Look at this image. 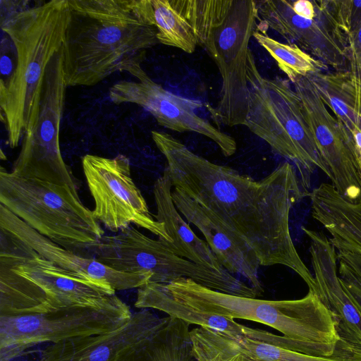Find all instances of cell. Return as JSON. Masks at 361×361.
<instances>
[{"instance_id":"cell-1","label":"cell","mask_w":361,"mask_h":361,"mask_svg":"<svg viewBox=\"0 0 361 361\" xmlns=\"http://www.w3.org/2000/svg\"><path fill=\"white\" fill-rule=\"evenodd\" d=\"M152 137L166 160L173 188L213 212L243 237L260 265L287 267L302 278L309 290L317 293L314 276L290 235V210L305 193L289 161L256 181L197 155L167 133L153 130Z\"/></svg>"},{"instance_id":"cell-2","label":"cell","mask_w":361,"mask_h":361,"mask_svg":"<svg viewBox=\"0 0 361 361\" xmlns=\"http://www.w3.org/2000/svg\"><path fill=\"white\" fill-rule=\"evenodd\" d=\"M61 49L66 87L92 86L144 60L158 44L157 30L139 0H68Z\"/></svg>"},{"instance_id":"cell-3","label":"cell","mask_w":361,"mask_h":361,"mask_svg":"<svg viewBox=\"0 0 361 361\" xmlns=\"http://www.w3.org/2000/svg\"><path fill=\"white\" fill-rule=\"evenodd\" d=\"M68 18V0H51L17 12L1 24L17 56L11 75L0 85L1 111L12 148L37 123L46 69L62 47Z\"/></svg>"},{"instance_id":"cell-4","label":"cell","mask_w":361,"mask_h":361,"mask_svg":"<svg viewBox=\"0 0 361 361\" xmlns=\"http://www.w3.org/2000/svg\"><path fill=\"white\" fill-rule=\"evenodd\" d=\"M144 286L202 312L269 326L306 347L312 355L331 356L340 340L332 314L310 290L300 299L268 300L225 293L188 278Z\"/></svg>"},{"instance_id":"cell-5","label":"cell","mask_w":361,"mask_h":361,"mask_svg":"<svg viewBox=\"0 0 361 361\" xmlns=\"http://www.w3.org/2000/svg\"><path fill=\"white\" fill-rule=\"evenodd\" d=\"M192 28L197 45L216 63L222 85L213 118L232 127L244 125L249 104V42L258 20L253 0H172Z\"/></svg>"},{"instance_id":"cell-6","label":"cell","mask_w":361,"mask_h":361,"mask_svg":"<svg viewBox=\"0 0 361 361\" xmlns=\"http://www.w3.org/2000/svg\"><path fill=\"white\" fill-rule=\"evenodd\" d=\"M0 315L98 305L115 290L54 264L0 228Z\"/></svg>"},{"instance_id":"cell-7","label":"cell","mask_w":361,"mask_h":361,"mask_svg":"<svg viewBox=\"0 0 361 361\" xmlns=\"http://www.w3.org/2000/svg\"><path fill=\"white\" fill-rule=\"evenodd\" d=\"M247 78L250 96L244 126L264 140L273 152L293 162L303 187L317 169L330 179L331 173L313 140L300 99L289 80L268 79L259 73L251 50L248 52Z\"/></svg>"},{"instance_id":"cell-8","label":"cell","mask_w":361,"mask_h":361,"mask_svg":"<svg viewBox=\"0 0 361 361\" xmlns=\"http://www.w3.org/2000/svg\"><path fill=\"white\" fill-rule=\"evenodd\" d=\"M0 203L29 226L59 245L87 248L104 231L78 192L35 178L0 171Z\"/></svg>"},{"instance_id":"cell-9","label":"cell","mask_w":361,"mask_h":361,"mask_svg":"<svg viewBox=\"0 0 361 361\" xmlns=\"http://www.w3.org/2000/svg\"><path fill=\"white\" fill-rule=\"evenodd\" d=\"M94 259L116 271L148 273L149 283H167L188 278L211 289L228 294L256 298L257 291L227 270L216 271L175 254L164 240H154L130 225L116 235H104L87 247Z\"/></svg>"},{"instance_id":"cell-10","label":"cell","mask_w":361,"mask_h":361,"mask_svg":"<svg viewBox=\"0 0 361 361\" xmlns=\"http://www.w3.org/2000/svg\"><path fill=\"white\" fill-rule=\"evenodd\" d=\"M132 315L130 307L116 295L95 305L0 315V361H12L38 344L114 331Z\"/></svg>"},{"instance_id":"cell-11","label":"cell","mask_w":361,"mask_h":361,"mask_svg":"<svg viewBox=\"0 0 361 361\" xmlns=\"http://www.w3.org/2000/svg\"><path fill=\"white\" fill-rule=\"evenodd\" d=\"M66 87L60 49L47 67L37 121L32 129L23 135L12 172L23 178L68 185L78 192L74 177L63 159L59 145Z\"/></svg>"},{"instance_id":"cell-12","label":"cell","mask_w":361,"mask_h":361,"mask_svg":"<svg viewBox=\"0 0 361 361\" xmlns=\"http://www.w3.org/2000/svg\"><path fill=\"white\" fill-rule=\"evenodd\" d=\"M82 166L94 202L92 214L98 221L112 232L133 224L170 241L164 225L151 214L135 184L126 156L106 158L86 154L82 158Z\"/></svg>"},{"instance_id":"cell-13","label":"cell","mask_w":361,"mask_h":361,"mask_svg":"<svg viewBox=\"0 0 361 361\" xmlns=\"http://www.w3.org/2000/svg\"><path fill=\"white\" fill-rule=\"evenodd\" d=\"M126 71L137 80H121L109 89V97L116 104H135L149 111L159 125L173 131L193 132L214 142L225 157L233 155L237 149L235 139L207 120L200 116L196 109L202 104L176 94L153 81L141 67L140 62L127 66Z\"/></svg>"},{"instance_id":"cell-14","label":"cell","mask_w":361,"mask_h":361,"mask_svg":"<svg viewBox=\"0 0 361 361\" xmlns=\"http://www.w3.org/2000/svg\"><path fill=\"white\" fill-rule=\"evenodd\" d=\"M260 23L335 71L349 69L346 35L340 27L331 0L317 1L314 18L298 16L290 0L257 1Z\"/></svg>"},{"instance_id":"cell-15","label":"cell","mask_w":361,"mask_h":361,"mask_svg":"<svg viewBox=\"0 0 361 361\" xmlns=\"http://www.w3.org/2000/svg\"><path fill=\"white\" fill-rule=\"evenodd\" d=\"M310 131L336 190L346 200L361 199V167L351 133L329 111L310 80L298 78L293 83Z\"/></svg>"},{"instance_id":"cell-16","label":"cell","mask_w":361,"mask_h":361,"mask_svg":"<svg viewBox=\"0 0 361 361\" xmlns=\"http://www.w3.org/2000/svg\"><path fill=\"white\" fill-rule=\"evenodd\" d=\"M171 195L177 209L201 231L224 269L245 278L260 295L263 288L259 277V261L244 238L213 212L177 189L173 188Z\"/></svg>"},{"instance_id":"cell-17","label":"cell","mask_w":361,"mask_h":361,"mask_svg":"<svg viewBox=\"0 0 361 361\" xmlns=\"http://www.w3.org/2000/svg\"><path fill=\"white\" fill-rule=\"evenodd\" d=\"M0 228L60 268L109 286L115 290L140 288L149 283L152 278V275L148 273L118 271L94 258L80 256L39 233L1 204Z\"/></svg>"},{"instance_id":"cell-18","label":"cell","mask_w":361,"mask_h":361,"mask_svg":"<svg viewBox=\"0 0 361 361\" xmlns=\"http://www.w3.org/2000/svg\"><path fill=\"white\" fill-rule=\"evenodd\" d=\"M161 319L142 309L114 331L53 343L40 352L36 361H120L156 329Z\"/></svg>"},{"instance_id":"cell-19","label":"cell","mask_w":361,"mask_h":361,"mask_svg":"<svg viewBox=\"0 0 361 361\" xmlns=\"http://www.w3.org/2000/svg\"><path fill=\"white\" fill-rule=\"evenodd\" d=\"M302 228L310 240L317 295L332 314L340 339L361 348V313L341 283L336 249L323 233Z\"/></svg>"},{"instance_id":"cell-20","label":"cell","mask_w":361,"mask_h":361,"mask_svg":"<svg viewBox=\"0 0 361 361\" xmlns=\"http://www.w3.org/2000/svg\"><path fill=\"white\" fill-rule=\"evenodd\" d=\"M308 195L312 216L329 232L334 248L361 255V199L349 201L324 183Z\"/></svg>"},{"instance_id":"cell-21","label":"cell","mask_w":361,"mask_h":361,"mask_svg":"<svg viewBox=\"0 0 361 361\" xmlns=\"http://www.w3.org/2000/svg\"><path fill=\"white\" fill-rule=\"evenodd\" d=\"M155 219L164 225L170 241L166 245L177 255L216 271L225 269L206 241L200 239L181 216L172 199V185L166 169L154 184Z\"/></svg>"},{"instance_id":"cell-22","label":"cell","mask_w":361,"mask_h":361,"mask_svg":"<svg viewBox=\"0 0 361 361\" xmlns=\"http://www.w3.org/2000/svg\"><path fill=\"white\" fill-rule=\"evenodd\" d=\"M135 306L140 309L164 312L169 316L180 319L190 324L209 329L235 341L248 338L279 347H284L286 344V339L283 336L244 326L226 317L197 310L152 291L144 286L138 288Z\"/></svg>"},{"instance_id":"cell-23","label":"cell","mask_w":361,"mask_h":361,"mask_svg":"<svg viewBox=\"0 0 361 361\" xmlns=\"http://www.w3.org/2000/svg\"><path fill=\"white\" fill-rule=\"evenodd\" d=\"M326 106L351 135L361 133V66L307 75Z\"/></svg>"},{"instance_id":"cell-24","label":"cell","mask_w":361,"mask_h":361,"mask_svg":"<svg viewBox=\"0 0 361 361\" xmlns=\"http://www.w3.org/2000/svg\"><path fill=\"white\" fill-rule=\"evenodd\" d=\"M190 324L167 316L156 329L120 361H196Z\"/></svg>"},{"instance_id":"cell-25","label":"cell","mask_w":361,"mask_h":361,"mask_svg":"<svg viewBox=\"0 0 361 361\" xmlns=\"http://www.w3.org/2000/svg\"><path fill=\"white\" fill-rule=\"evenodd\" d=\"M153 25L159 43L192 54L197 42L192 28L170 0H149Z\"/></svg>"},{"instance_id":"cell-26","label":"cell","mask_w":361,"mask_h":361,"mask_svg":"<svg viewBox=\"0 0 361 361\" xmlns=\"http://www.w3.org/2000/svg\"><path fill=\"white\" fill-rule=\"evenodd\" d=\"M252 36L275 60L279 69L293 83L298 78L323 71L326 65L294 44L283 43L267 35V30H255Z\"/></svg>"},{"instance_id":"cell-27","label":"cell","mask_w":361,"mask_h":361,"mask_svg":"<svg viewBox=\"0 0 361 361\" xmlns=\"http://www.w3.org/2000/svg\"><path fill=\"white\" fill-rule=\"evenodd\" d=\"M237 343L252 361H361V348L341 339L329 357L310 355L248 338Z\"/></svg>"},{"instance_id":"cell-28","label":"cell","mask_w":361,"mask_h":361,"mask_svg":"<svg viewBox=\"0 0 361 361\" xmlns=\"http://www.w3.org/2000/svg\"><path fill=\"white\" fill-rule=\"evenodd\" d=\"M196 361H252L237 342L207 328L190 330Z\"/></svg>"},{"instance_id":"cell-29","label":"cell","mask_w":361,"mask_h":361,"mask_svg":"<svg viewBox=\"0 0 361 361\" xmlns=\"http://www.w3.org/2000/svg\"><path fill=\"white\" fill-rule=\"evenodd\" d=\"M331 4L336 20L348 39L361 23V1L331 0Z\"/></svg>"},{"instance_id":"cell-30","label":"cell","mask_w":361,"mask_h":361,"mask_svg":"<svg viewBox=\"0 0 361 361\" xmlns=\"http://www.w3.org/2000/svg\"><path fill=\"white\" fill-rule=\"evenodd\" d=\"M338 271L342 286L361 313V280L343 261L339 260Z\"/></svg>"},{"instance_id":"cell-31","label":"cell","mask_w":361,"mask_h":361,"mask_svg":"<svg viewBox=\"0 0 361 361\" xmlns=\"http://www.w3.org/2000/svg\"><path fill=\"white\" fill-rule=\"evenodd\" d=\"M350 64L361 66V23L348 39Z\"/></svg>"}]
</instances>
